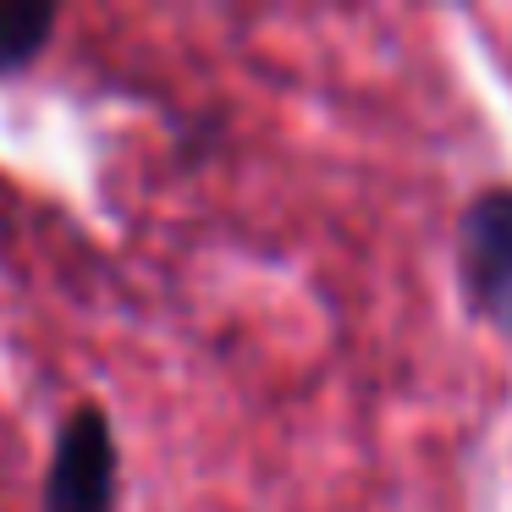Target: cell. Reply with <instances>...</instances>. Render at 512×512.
<instances>
[{
	"mask_svg": "<svg viewBox=\"0 0 512 512\" xmlns=\"http://www.w3.org/2000/svg\"><path fill=\"white\" fill-rule=\"evenodd\" d=\"M116 507V441L94 402L67 413L45 479V512H111Z\"/></svg>",
	"mask_w": 512,
	"mask_h": 512,
	"instance_id": "1",
	"label": "cell"
},
{
	"mask_svg": "<svg viewBox=\"0 0 512 512\" xmlns=\"http://www.w3.org/2000/svg\"><path fill=\"white\" fill-rule=\"evenodd\" d=\"M457 276L485 314H512V188H485L457 226Z\"/></svg>",
	"mask_w": 512,
	"mask_h": 512,
	"instance_id": "2",
	"label": "cell"
},
{
	"mask_svg": "<svg viewBox=\"0 0 512 512\" xmlns=\"http://www.w3.org/2000/svg\"><path fill=\"white\" fill-rule=\"evenodd\" d=\"M56 6L50 0H0V72H17L50 45Z\"/></svg>",
	"mask_w": 512,
	"mask_h": 512,
	"instance_id": "3",
	"label": "cell"
}]
</instances>
